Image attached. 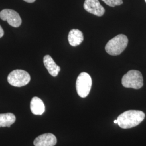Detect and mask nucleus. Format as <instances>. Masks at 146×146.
Masks as SVG:
<instances>
[{
    "instance_id": "1",
    "label": "nucleus",
    "mask_w": 146,
    "mask_h": 146,
    "mask_svg": "<svg viewBox=\"0 0 146 146\" xmlns=\"http://www.w3.org/2000/svg\"><path fill=\"white\" fill-rule=\"evenodd\" d=\"M145 118V113L140 110L125 111L117 117V124L123 129H128L139 125Z\"/></svg>"
},
{
    "instance_id": "4",
    "label": "nucleus",
    "mask_w": 146,
    "mask_h": 146,
    "mask_svg": "<svg viewBox=\"0 0 146 146\" xmlns=\"http://www.w3.org/2000/svg\"><path fill=\"white\" fill-rule=\"evenodd\" d=\"M92 80L88 73L82 72L78 75L76 82V88L78 95L82 98L87 97L90 91Z\"/></svg>"
},
{
    "instance_id": "10",
    "label": "nucleus",
    "mask_w": 146,
    "mask_h": 146,
    "mask_svg": "<svg viewBox=\"0 0 146 146\" xmlns=\"http://www.w3.org/2000/svg\"><path fill=\"white\" fill-rule=\"evenodd\" d=\"M68 39L72 46L76 47L83 42L84 35L82 32L78 29H73L69 33Z\"/></svg>"
},
{
    "instance_id": "8",
    "label": "nucleus",
    "mask_w": 146,
    "mask_h": 146,
    "mask_svg": "<svg viewBox=\"0 0 146 146\" xmlns=\"http://www.w3.org/2000/svg\"><path fill=\"white\" fill-rule=\"evenodd\" d=\"M56 143V137L52 133H46L38 136L33 142L35 146H54Z\"/></svg>"
},
{
    "instance_id": "17",
    "label": "nucleus",
    "mask_w": 146,
    "mask_h": 146,
    "mask_svg": "<svg viewBox=\"0 0 146 146\" xmlns=\"http://www.w3.org/2000/svg\"><path fill=\"white\" fill-rule=\"evenodd\" d=\"M145 2H146V0H145Z\"/></svg>"
},
{
    "instance_id": "3",
    "label": "nucleus",
    "mask_w": 146,
    "mask_h": 146,
    "mask_svg": "<svg viewBox=\"0 0 146 146\" xmlns=\"http://www.w3.org/2000/svg\"><path fill=\"white\" fill-rule=\"evenodd\" d=\"M122 84L125 88L139 89L143 85V80L140 72L131 70L126 73L122 78Z\"/></svg>"
},
{
    "instance_id": "11",
    "label": "nucleus",
    "mask_w": 146,
    "mask_h": 146,
    "mask_svg": "<svg viewBox=\"0 0 146 146\" xmlns=\"http://www.w3.org/2000/svg\"><path fill=\"white\" fill-rule=\"evenodd\" d=\"M31 110L34 115H42L45 111V106L42 100L36 96L33 97L31 102Z\"/></svg>"
},
{
    "instance_id": "14",
    "label": "nucleus",
    "mask_w": 146,
    "mask_h": 146,
    "mask_svg": "<svg viewBox=\"0 0 146 146\" xmlns=\"http://www.w3.org/2000/svg\"><path fill=\"white\" fill-rule=\"evenodd\" d=\"M4 35V31L3 29H2V27L0 26V38H1Z\"/></svg>"
},
{
    "instance_id": "7",
    "label": "nucleus",
    "mask_w": 146,
    "mask_h": 146,
    "mask_svg": "<svg viewBox=\"0 0 146 146\" xmlns=\"http://www.w3.org/2000/svg\"><path fill=\"white\" fill-rule=\"evenodd\" d=\"M84 7L87 12L98 16H102L105 13V9L99 0H85Z\"/></svg>"
},
{
    "instance_id": "15",
    "label": "nucleus",
    "mask_w": 146,
    "mask_h": 146,
    "mask_svg": "<svg viewBox=\"0 0 146 146\" xmlns=\"http://www.w3.org/2000/svg\"><path fill=\"white\" fill-rule=\"evenodd\" d=\"M23 1H25V2H28V3H33V2H34L36 0H23Z\"/></svg>"
},
{
    "instance_id": "5",
    "label": "nucleus",
    "mask_w": 146,
    "mask_h": 146,
    "mask_svg": "<svg viewBox=\"0 0 146 146\" xmlns=\"http://www.w3.org/2000/svg\"><path fill=\"white\" fill-rule=\"evenodd\" d=\"M7 80L8 83L11 86L21 87L26 86L30 82L31 76L26 71L16 69L8 75Z\"/></svg>"
},
{
    "instance_id": "6",
    "label": "nucleus",
    "mask_w": 146,
    "mask_h": 146,
    "mask_svg": "<svg viewBox=\"0 0 146 146\" xmlns=\"http://www.w3.org/2000/svg\"><path fill=\"white\" fill-rule=\"evenodd\" d=\"M0 18L3 20L7 21L13 27H19L21 25L22 20L19 13L14 10L9 9H3L0 12Z\"/></svg>"
},
{
    "instance_id": "16",
    "label": "nucleus",
    "mask_w": 146,
    "mask_h": 146,
    "mask_svg": "<svg viewBox=\"0 0 146 146\" xmlns=\"http://www.w3.org/2000/svg\"><path fill=\"white\" fill-rule=\"evenodd\" d=\"M114 123H117V120H114Z\"/></svg>"
},
{
    "instance_id": "2",
    "label": "nucleus",
    "mask_w": 146,
    "mask_h": 146,
    "mask_svg": "<svg viewBox=\"0 0 146 146\" xmlns=\"http://www.w3.org/2000/svg\"><path fill=\"white\" fill-rule=\"evenodd\" d=\"M128 43L127 37L123 34H119L108 42L105 47V50L110 55H119L125 50Z\"/></svg>"
},
{
    "instance_id": "13",
    "label": "nucleus",
    "mask_w": 146,
    "mask_h": 146,
    "mask_svg": "<svg viewBox=\"0 0 146 146\" xmlns=\"http://www.w3.org/2000/svg\"><path fill=\"white\" fill-rule=\"evenodd\" d=\"M104 3L110 7H114L116 5H120L123 3L122 0H102Z\"/></svg>"
},
{
    "instance_id": "12",
    "label": "nucleus",
    "mask_w": 146,
    "mask_h": 146,
    "mask_svg": "<svg viewBox=\"0 0 146 146\" xmlns=\"http://www.w3.org/2000/svg\"><path fill=\"white\" fill-rule=\"evenodd\" d=\"M15 121V116L13 113L0 114V127H10Z\"/></svg>"
},
{
    "instance_id": "9",
    "label": "nucleus",
    "mask_w": 146,
    "mask_h": 146,
    "mask_svg": "<svg viewBox=\"0 0 146 146\" xmlns=\"http://www.w3.org/2000/svg\"><path fill=\"white\" fill-rule=\"evenodd\" d=\"M43 63L48 72L52 76L54 77L58 76L61 68L56 64L50 55H47L44 57Z\"/></svg>"
}]
</instances>
